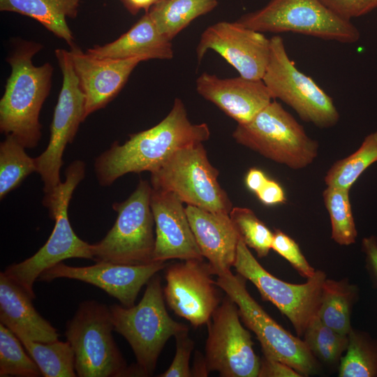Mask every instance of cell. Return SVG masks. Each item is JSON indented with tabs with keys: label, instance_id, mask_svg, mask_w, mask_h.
Instances as JSON below:
<instances>
[{
	"label": "cell",
	"instance_id": "obj_1",
	"mask_svg": "<svg viewBox=\"0 0 377 377\" xmlns=\"http://www.w3.org/2000/svg\"><path fill=\"white\" fill-rule=\"evenodd\" d=\"M209 137L208 125L193 124L184 103L176 98L169 113L158 124L129 135L121 145L113 142L96 158V179L100 185L108 186L128 173L152 172L177 150Z\"/></svg>",
	"mask_w": 377,
	"mask_h": 377
},
{
	"label": "cell",
	"instance_id": "obj_2",
	"mask_svg": "<svg viewBox=\"0 0 377 377\" xmlns=\"http://www.w3.org/2000/svg\"><path fill=\"white\" fill-rule=\"evenodd\" d=\"M42 48L39 43L20 40L6 58L11 73L0 100V131L12 135L25 148H34L40 140L39 114L52 85V64L33 63Z\"/></svg>",
	"mask_w": 377,
	"mask_h": 377
},
{
	"label": "cell",
	"instance_id": "obj_3",
	"mask_svg": "<svg viewBox=\"0 0 377 377\" xmlns=\"http://www.w3.org/2000/svg\"><path fill=\"white\" fill-rule=\"evenodd\" d=\"M164 300L161 277L156 274L147 283L137 305L109 306L114 330L130 344L142 376L153 374L159 355L171 337L188 331L187 325L169 316Z\"/></svg>",
	"mask_w": 377,
	"mask_h": 377
},
{
	"label": "cell",
	"instance_id": "obj_4",
	"mask_svg": "<svg viewBox=\"0 0 377 377\" xmlns=\"http://www.w3.org/2000/svg\"><path fill=\"white\" fill-rule=\"evenodd\" d=\"M85 175V165L74 161L66 170V179L53 198L45 207L55 221L46 243L32 256L13 263L3 273L22 288L33 299V286L43 272L64 260L73 258L93 260L91 244L83 241L73 231L68 216V208L73 193Z\"/></svg>",
	"mask_w": 377,
	"mask_h": 377
},
{
	"label": "cell",
	"instance_id": "obj_5",
	"mask_svg": "<svg viewBox=\"0 0 377 377\" xmlns=\"http://www.w3.org/2000/svg\"><path fill=\"white\" fill-rule=\"evenodd\" d=\"M110 307L96 300L81 302L66 326L65 335L75 357L80 377L134 376L112 337Z\"/></svg>",
	"mask_w": 377,
	"mask_h": 377
},
{
	"label": "cell",
	"instance_id": "obj_6",
	"mask_svg": "<svg viewBox=\"0 0 377 377\" xmlns=\"http://www.w3.org/2000/svg\"><path fill=\"white\" fill-rule=\"evenodd\" d=\"M232 138L238 144L294 170L307 167L318 154V142L276 101L249 122L237 124Z\"/></svg>",
	"mask_w": 377,
	"mask_h": 377
},
{
	"label": "cell",
	"instance_id": "obj_7",
	"mask_svg": "<svg viewBox=\"0 0 377 377\" xmlns=\"http://www.w3.org/2000/svg\"><path fill=\"white\" fill-rule=\"evenodd\" d=\"M151 184L140 180L124 201L112 204L117 217L100 242L91 244L93 260L128 265L154 263V219L151 208Z\"/></svg>",
	"mask_w": 377,
	"mask_h": 377
},
{
	"label": "cell",
	"instance_id": "obj_8",
	"mask_svg": "<svg viewBox=\"0 0 377 377\" xmlns=\"http://www.w3.org/2000/svg\"><path fill=\"white\" fill-rule=\"evenodd\" d=\"M236 22L261 33L293 32L343 43H356L360 37L351 21L334 14L321 0H270Z\"/></svg>",
	"mask_w": 377,
	"mask_h": 377
},
{
	"label": "cell",
	"instance_id": "obj_9",
	"mask_svg": "<svg viewBox=\"0 0 377 377\" xmlns=\"http://www.w3.org/2000/svg\"><path fill=\"white\" fill-rule=\"evenodd\" d=\"M219 175L200 142L175 151L151 172V184L153 188L173 193L188 205L230 214L232 205L218 182Z\"/></svg>",
	"mask_w": 377,
	"mask_h": 377
},
{
	"label": "cell",
	"instance_id": "obj_10",
	"mask_svg": "<svg viewBox=\"0 0 377 377\" xmlns=\"http://www.w3.org/2000/svg\"><path fill=\"white\" fill-rule=\"evenodd\" d=\"M216 285L237 304L244 325L256 334L263 355L282 362L302 376L314 373L317 362L304 340L279 325L251 296L246 279L230 269L217 274Z\"/></svg>",
	"mask_w": 377,
	"mask_h": 377
},
{
	"label": "cell",
	"instance_id": "obj_11",
	"mask_svg": "<svg viewBox=\"0 0 377 377\" xmlns=\"http://www.w3.org/2000/svg\"><path fill=\"white\" fill-rule=\"evenodd\" d=\"M262 80L272 99L282 101L303 121L320 128L338 123L340 115L332 97L296 67L281 36L270 38L269 59Z\"/></svg>",
	"mask_w": 377,
	"mask_h": 377
},
{
	"label": "cell",
	"instance_id": "obj_12",
	"mask_svg": "<svg viewBox=\"0 0 377 377\" xmlns=\"http://www.w3.org/2000/svg\"><path fill=\"white\" fill-rule=\"evenodd\" d=\"M55 56L62 73V85L50 126L47 148L35 158L37 172L43 182V203L56 194L62 184L60 169L66 145L71 143L80 124L85 120L84 96L79 86L69 51L55 50Z\"/></svg>",
	"mask_w": 377,
	"mask_h": 377
},
{
	"label": "cell",
	"instance_id": "obj_13",
	"mask_svg": "<svg viewBox=\"0 0 377 377\" xmlns=\"http://www.w3.org/2000/svg\"><path fill=\"white\" fill-rule=\"evenodd\" d=\"M233 267L249 280L265 300L272 302L292 323L297 337H303L311 320L318 315L326 274L316 270L302 284L287 283L268 272L255 258L240 238Z\"/></svg>",
	"mask_w": 377,
	"mask_h": 377
},
{
	"label": "cell",
	"instance_id": "obj_14",
	"mask_svg": "<svg viewBox=\"0 0 377 377\" xmlns=\"http://www.w3.org/2000/svg\"><path fill=\"white\" fill-rule=\"evenodd\" d=\"M239 318L237 304L226 295L207 323V366L222 377H258L260 359Z\"/></svg>",
	"mask_w": 377,
	"mask_h": 377
},
{
	"label": "cell",
	"instance_id": "obj_15",
	"mask_svg": "<svg viewBox=\"0 0 377 377\" xmlns=\"http://www.w3.org/2000/svg\"><path fill=\"white\" fill-rule=\"evenodd\" d=\"M165 268L163 295L168 306L195 327L207 324L221 302L210 264L191 259Z\"/></svg>",
	"mask_w": 377,
	"mask_h": 377
},
{
	"label": "cell",
	"instance_id": "obj_16",
	"mask_svg": "<svg viewBox=\"0 0 377 377\" xmlns=\"http://www.w3.org/2000/svg\"><path fill=\"white\" fill-rule=\"evenodd\" d=\"M213 50L231 65L240 76L262 80L270 55V38L236 21H221L202 33L196 47L198 62Z\"/></svg>",
	"mask_w": 377,
	"mask_h": 377
},
{
	"label": "cell",
	"instance_id": "obj_17",
	"mask_svg": "<svg viewBox=\"0 0 377 377\" xmlns=\"http://www.w3.org/2000/svg\"><path fill=\"white\" fill-rule=\"evenodd\" d=\"M86 267H72L62 262L45 270L38 279L51 281L66 278L96 286L117 298L123 306L135 305L141 288L159 271L167 266L165 262H154L143 265H128L110 262H96Z\"/></svg>",
	"mask_w": 377,
	"mask_h": 377
},
{
	"label": "cell",
	"instance_id": "obj_18",
	"mask_svg": "<svg viewBox=\"0 0 377 377\" xmlns=\"http://www.w3.org/2000/svg\"><path fill=\"white\" fill-rule=\"evenodd\" d=\"M183 203L173 193L152 188L150 204L155 224L154 262L204 260Z\"/></svg>",
	"mask_w": 377,
	"mask_h": 377
},
{
	"label": "cell",
	"instance_id": "obj_19",
	"mask_svg": "<svg viewBox=\"0 0 377 377\" xmlns=\"http://www.w3.org/2000/svg\"><path fill=\"white\" fill-rule=\"evenodd\" d=\"M79 86L84 96V117L105 108L120 92L142 57L100 59L74 45L69 51Z\"/></svg>",
	"mask_w": 377,
	"mask_h": 377
},
{
	"label": "cell",
	"instance_id": "obj_20",
	"mask_svg": "<svg viewBox=\"0 0 377 377\" xmlns=\"http://www.w3.org/2000/svg\"><path fill=\"white\" fill-rule=\"evenodd\" d=\"M196 91L228 116L243 124L249 122L271 101V94L263 80L242 76L220 78L204 72L196 79Z\"/></svg>",
	"mask_w": 377,
	"mask_h": 377
},
{
	"label": "cell",
	"instance_id": "obj_21",
	"mask_svg": "<svg viewBox=\"0 0 377 377\" xmlns=\"http://www.w3.org/2000/svg\"><path fill=\"white\" fill-rule=\"evenodd\" d=\"M186 212L203 257L215 275L230 269L235 261L239 235L229 214L186 205Z\"/></svg>",
	"mask_w": 377,
	"mask_h": 377
},
{
	"label": "cell",
	"instance_id": "obj_22",
	"mask_svg": "<svg viewBox=\"0 0 377 377\" xmlns=\"http://www.w3.org/2000/svg\"><path fill=\"white\" fill-rule=\"evenodd\" d=\"M100 59H126L142 57L149 59H172V44L158 30L147 12L126 33L112 42L95 45L86 51Z\"/></svg>",
	"mask_w": 377,
	"mask_h": 377
},
{
	"label": "cell",
	"instance_id": "obj_23",
	"mask_svg": "<svg viewBox=\"0 0 377 377\" xmlns=\"http://www.w3.org/2000/svg\"><path fill=\"white\" fill-rule=\"evenodd\" d=\"M32 300L3 272L0 273L1 323L34 341L47 343L59 340L57 329L36 310Z\"/></svg>",
	"mask_w": 377,
	"mask_h": 377
},
{
	"label": "cell",
	"instance_id": "obj_24",
	"mask_svg": "<svg viewBox=\"0 0 377 377\" xmlns=\"http://www.w3.org/2000/svg\"><path fill=\"white\" fill-rule=\"evenodd\" d=\"M80 0H0V10L28 16L71 47L74 37L66 18L77 16Z\"/></svg>",
	"mask_w": 377,
	"mask_h": 377
},
{
	"label": "cell",
	"instance_id": "obj_25",
	"mask_svg": "<svg viewBox=\"0 0 377 377\" xmlns=\"http://www.w3.org/2000/svg\"><path fill=\"white\" fill-rule=\"evenodd\" d=\"M217 5V0H161L147 12L159 32L172 41L192 21Z\"/></svg>",
	"mask_w": 377,
	"mask_h": 377
},
{
	"label": "cell",
	"instance_id": "obj_26",
	"mask_svg": "<svg viewBox=\"0 0 377 377\" xmlns=\"http://www.w3.org/2000/svg\"><path fill=\"white\" fill-rule=\"evenodd\" d=\"M358 288L348 279H326L323 285L318 317L335 331L348 334L351 327V313L358 297Z\"/></svg>",
	"mask_w": 377,
	"mask_h": 377
},
{
	"label": "cell",
	"instance_id": "obj_27",
	"mask_svg": "<svg viewBox=\"0 0 377 377\" xmlns=\"http://www.w3.org/2000/svg\"><path fill=\"white\" fill-rule=\"evenodd\" d=\"M14 333L39 367L43 376H77L74 353L68 341L41 342L29 339L21 332Z\"/></svg>",
	"mask_w": 377,
	"mask_h": 377
},
{
	"label": "cell",
	"instance_id": "obj_28",
	"mask_svg": "<svg viewBox=\"0 0 377 377\" xmlns=\"http://www.w3.org/2000/svg\"><path fill=\"white\" fill-rule=\"evenodd\" d=\"M377 162V131L367 135L360 147L347 157L338 160L327 170V186L350 190L360 175Z\"/></svg>",
	"mask_w": 377,
	"mask_h": 377
},
{
	"label": "cell",
	"instance_id": "obj_29",
	"mask_svg": "<svg viewBox=\"0 0 377 377\" xmlns=\"http://www.w3.org/2000/svg\"><path fill=\"white\" fill-rule=\"evenodd\" d=\"M346 355L341 357L339 376L377 377V340L351 328Z\"/></svg>",
	"mask_w": 377,
	"mask_h": 377
},
{
	"label": "cell",
	"instance_id": "obj_30",
	"mask_svg": "<svg viewBox=\"0 0 377 377\" xmlns=\"http://www.w3.org/2000/svg\"><path fill=\"white\" fill-rule=\"evenodd\" d=\"M12 135L0 144V199L15 189L30 174L37 172L35 158Z\"/></svg>",
	"mask_w": 377,
	"mask_h": 377
},
{
	"label": "cell",
	"instance_id": "obj_31",
	"mask_svg": "<svg viewBox=\"0 0 377 377\" xmlns=\"http://www.w3.org/2000/svg\"><path fill=\"white\" fill-rule=\"evenodd\" d=\"M349 191L327 186L323 192V202L331 221L332 239L342 246L354 244L357 236Z\"/></svg>",
	"mask_w": 377,
	"mask_h": 377
},
{
	"label": "cell",
	"instance_id": "obj_32",
	"mask_svg": "<svg viewBox=\"0 0 377 377\" xmlns=\"http://www.w3.org/2000/svg\"><path fill=\"white\" fill-rule=\"evenodd\" d=\"M16 334L0 324V376L38 377L42 373Z\"/></svg>",
	"mask_w": 377,
	"mask_h": 377
},
{
	"label": "cell",
	"instance_id": "obj_33",
	"mask_svg": "<svg viewBox=\"0 0 377 377\" xmlns=\"http://www.w3.org/2000/svg\"><path fill=\"white\" fill-rule=\"evenodd\" d=\"M304 341L315 357L327 364L341 359L348 344V334L338 332L315 316L304 334Z\"/></svg>",
	"mask_w": 377,
	"mask_h": 377
},
{
	"label": "cell",
	"instance_id": "obj_34",
	"mask_svg": "<svg viewBox=\"0 0 377 377\" xmlns=\"http://www.w3.org/2000/svg\"><path fill=\"white\" fill-rule=\"evenodd\" d=\"M229 215L244 244L255 250L258 257H266L273 239V232L269 228L246 207H232Z\"/></svg>",
	"mask_w": 377,
	"mask_h": 377
},
{
	"label": "cell",
	"instance_id": "obj_35",
	"mask_svg": "<svg viewBox=\"0 0 377 377\" xmlns=\"http://www.w3.org/2000/svg\"><path fill=\"white\" fill-rule=\"evenodd\" d=\"M272 249L287 260L302 276L309 279L315 274L316 270L309 265L297 242L279 229L273 232Z\"/></svg>",
	"mask_w": 377,
	"mask_h": 377
},
{
	"label": "cell",
	"instance_id": "obj_36",
	"mask_svg": "<svg viewBox=\"0 0 377 377\" xmlns=\"http://www.w3.org/2000/svg\"><path fill=\"white\" fill-rule=\"evenodd\" d=\"M188 331L175 336L176 352L174 359L168 369L160 374V377H191L189 367L191 354L194 348V341L188 337Z\"/></svg>",
	"mask_w": 377,
	"mask_h": 377
},
{
	"label": "cell",
	"instance_id": "obj_37",
	"mask_svg": "<svg viewBox=\"0 0 377 377\" xmlns=\"http://www.w3.org/2000/svg\"><path fill=\"white\" fill-rule=\"evenodd\" d=\"M339 17L350 20L364 15L377 8V0H321Z\"/></svg>",
	"mask_w": 377,
	"mask_h": 377
},
{
	"label": "cell",
	"instance_id": "obj_38",
	"mask_svg": "<svg viewBox=\"0 0 377 377\" xmlns=\"http://www.w3.org/2000/svg\"><path fill=\"white\" fill-rule=\"evenodd\" d=\"M299 372L289 365L266 357L260 359L258 377H301Z\"/></svg>",
	"mask_w": 377,
	"mask_h": 377
},
{
	"label": "cell",
	"instance_id": "obj_39",
	"mask_svg": "<svg viewBox=\"0 0 377 377\" xmlns=\"http://www.w3.org/2000/svg\"><path fill=\"white\" fill-rule=\"evenodd\" d=\"M256 194L259 200L267 206L284 203L286 200V194L281 186L269 178Z\"/></svg>",
	"mask_w": 377,
	"mask_h": 377
},
{
	"label": "cell",
	"instance_id": "obj_40",
	"mask_svg": "<svg viewBox=\"0 0 377 377\" xmlns=\"http://www.w3.org/2000/svg\"><path fill=\"white\" fill-rule=\"evenodd\" d=\"M365 255L366 268L374 283L377 286V237L371 235L362 241Z\"/></svg>",
	"mask_w": 377,
	"mask_h": 377
},
{
	"label": "cell",
	"instance_id": "obj_41",
	"mask_svg": "<svg viewBox=\"0 0 377 377\" xmlns=\"http://www.w3.org/2000/svg\"><path fill=\"white\" fill-rule=\"evenodd\" d=\"M268 177L260 169L252 168L249 169L245 177L246 187L252 192L256 193L265 184Z\"/></svg>",
	"mask_w": 377,
	"mask_h": 377
},
{
	"label": "cell",
	"instance_id": "obj_42",
	"mask_svg": "<svg viewBox=\"0 0 377 377\" xmlns=\"http://www.w3.org/2000/svg\"><path fill=\"white\" fill-rule=\"evenodd\" d=\"M124 7L132 15L137 14L140 10H145V12L161 0H119Z\"/></svg>",
	"mask_w": 377,
	"mask_h": 377
},
{
	"label": "cell",
	"instance_id": "obj_43",
	"mask_svg": "<svg viewBox=\"0 0 377 377\" xmlns=\"http://www.w3.org/2000/svg\"><path fill=\"white\" fill-rule=\"evenodd\" d=\"M192 376H207L208 370L205 356L196 351L193 368L191 369Z\"/></svg>",
	"mask_w": 377,
	"mask_h": 377
}]
</instances>
